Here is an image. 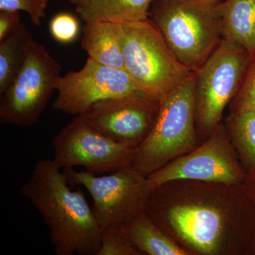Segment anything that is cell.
I'll use <instances>...</instances> for the list:
<instances>
[{
  "mask_svg": "<svg viewBox=\"0 0 255 255\" xmlns=\"http://www.w3.org/2000/svg\"><path fill=\"white\" fill-rule=\"evenodd\" d=\"M145 211L190 255H249L255 206L243 185L174 179L152 188Z\"/></svg>",
  "mask_w": 255,
  "mask_h": 255,
  "instance_id": "obj_1",
  "label": "cell"
},
{
  "mask_svg": "<svg viewBox=\"0 0 255 255\" xmlns=\"http://www.w3.org/2000/svg\"><path fill=\"white\" fill-rule=\"evenodd\" d=\"M69 183L53 159H41L20 192L41 214L57 255H98L102 229L83 191Z\"/></svg>",
  "mask_w": 255,
  "mask_h": 255,
  "instance_id": "obj_2",
  "label": "cell"
},
{
  "mask_svg": "<svg viewBox=\"0 0 255 255\" xmlns=\"http://www.w3.org/2000/svg\"><path fill=\"white\" fill-rule=\"evenodd\" d=\"M221 0H154L148 17L178 60L196 72L221 41Z\"/></svg>",
  "mask_w": 255,
  "mask_h": 255,
  "instance_id": "obj_3",
  "label": "cell"
},
{
  "mask_svg": "<svg viewBox=\"0 0 255 255\" xmlns=\"http://www.w3.org/2000/svg\"><path fill=\"white\" fill-rule=\"evenodd\" d=\"M124 69L135 88L162 102L190 78L150 18L123 24Z\"/></svg>",
  "mask_w": 255,
  "mask_h": 255,
  "instance_id": "obj_4",
  "label": "cell"
},
{
  "mask_svg": "<svg viewBox=\"0 0 255 255\" xmlns=\"http://www.w3.org/2000/svg\"><path fill=\"white\" fill-rule=\"evenodd\" d=\"M194 89L195 72L161 102L153 128L137 147L132 168L148 176L200 145Z\"/></svg>",
  "mask_w": 255,
  "mask_h": 255,
  "instance_id": "obj_5",
  "label": "cell"
},
{
  "mask_svg": "<svg viewBox=\"0 0 255 255\" xmlns=\"http://www.w3.org/2000/svg\"><path fill=\"white\" fill-rule=\"evenodd\" d=\"M249 58L246 48L222 39L195 72L196 126L201 142L222 122L223 111L239 91Z\"/></svg>",
  "mask_w": 255,
  "mask_h": 255,
  "instance_id": "obj_6",
  "label": "cell"
},
{
  "mask_svg": "<svg viewBox=\"0 0 255 255\" xmlns=\"http://www.w3.org/2000/svg\"><path fill=\"white\" fill-rule=\"evenodd\" d=\"M59 62L32 40L14 81L0 96V123L20 128L36 124L46 110L61 76Z\"/></svg>",
  "mask_w": 255,
  "mask_h": 255,
  "instance_id": "obj_7",
  "label": "cell"
},
{
  "mask_svg": "<svg viewBox=\"0 0 255 255\" xmlns=\"http://www.w3.org/2000/svg\"><path fill=\"white\" fill-rule=\"evenodd\" d=\"M63 172L70 182L83 186L90 193L101 229L122 228L145 211L152 187L147 176L136 169L128 167L101 176L73 168Z\"/></svg>",
  "mask_w": 255,
  "mask_h": 255,
  "instance_id": "obj_8",
  "label": "cell"
},
{
  "mask_svg": "<svg viewBox=\"0 0 255 255\" xmlns=\"http://www.w3.org/2000/svg\"><path fill=\"white\" fill-rule=\"evenodd\" d=\"M55 163L60 169L80 166L95 174L131 167L137 147L106 136L82 116H76L53 138Z\"/></svg>",
  "mask_w": 255,
  "mask_h": 255,
  "instance_id": "obj_9",
  "label": "cell"
},
{
  "mask_svg": "<svg viewBox=\"0 0 255 255\" xmlns=\"http://www.w3.org/2000/svg\"><path fill=\"white\" fill-rule=\"evenodd\" d=\"M246 177L223 122L194 150L147 176L152 188L174 179L243 185Z\"/></svg>",
  "mask_w": 255,
  "mask_h": 255,
  "instance_id": "obj_10",
  "label": "cell"
},
{
  "mask_svg": "<svg viewBox=\"0 0 255 255\" xmlns=\"http://www.w3.org/2000/svg\"><path fill=\"white\" fill-rule=\"evenodd\" d=\"M160 104L136 90L97 102L80 116L106 136L137 148L153 128Z\"/></svg>",
  "mask_w": 255,
  "mask_h": 255,
  "instance_id": "obj_11",
  "label": "cell"
},
{
  "mask_svg": "<svg viewBox=\"0 0 255 255\" xmlns=\"http://www.w3.org/2000/svg\"><path fill=\"white\" fill-rule=\"evenodd\" d=\"M53 107L69 115L80 116L100 101L136 91L125 69L114 68L87 58L78 71L61 75L55 88Z\"/></svg>",
  "mask_w": 255,
  "mask_h": 255,
  "instance_id": "obj_12",
  "label": "cell"
},
{
  "mask_svg": "<svg viewBox=\"0 0 255 255\" xmlns=\"http://www.w3.org/2000/svg\"><path fill=\"white\" fill-rule=\"evenodd\" d=\"M123 24L108 21H89L82 28L81 46L88 58L114 68L124 69Z\"/></svg>",
  "mask_w": 255,
  "mask_h": 255,
  "instance_id": "obj_13",
  "label": "cell"
},
{
  "mask_svg": "<svg viewBox=\"0 0 255 255\" xmlns=\"http://www.w3.org/2000/svg\"><path fill=\"white\" fill-rule=\"evenodd\" d=\"M219 12L222 39L255 51V0L221 1Z\"/></svg>",
  "mask_w": 255,
  "mask_h": 255,
  "instance_id": "obj_14",
  "label": "cell"
},
{
  "mask_svg": "<svg viewBox=\"0 0 255 255\" xmlns=\"http://www.w3.org/2000/svg\"><path fill=\"white\" fill-rule=\"evenodd\" d=\"M121 229L142 255H190L157 226L146 211Z\"/></svg>",
  "mask_w": 255,
  "mask_h": 255,
  "instance_id": "obj_15",
  "label": "cell"
},
{
  "mask_svg": "<svg viewBox=\"0 0 255 255\" xmlns=\"http://www.w3.org/2000/svg\"><path fill=\"white\" fill-rule=\"evenodd\" d=\"M154 0H90L76 6L77 13L85 23L108 21L125 23L147 19Z\"/></svg>",
  "mask_w": 255,
  "mask_h": 255,
  "instance_id": "obj_16",
  "label": "cell"
},
{
  "mask_svg": "<svg viewBox=\"0 0 255 255\" xmlns=\"http://www.w3.org/2000/svg\"><path fill=\"white\" fill-rule=\"evenodd\" d=\"M247 174L255 169V112L230 113L223 121Z\"/></svg>",
  "mask_w": 255,
  "mask_h": 255,
  "instance_id": "obj_17",
  "label": "cell"
},
{
  "mask_svg": "<svg viewBox=\"0 0 255 255\" xmlns=\"http://www.w3.org/2000/svg\"><path fill=\"white\" fill-rule=\"evenodd\" d=\"M32 40L29 30L22 23L12 34L0 42V96L9 88L22 67L26 48Z\"/></svg>",
  "mask_w": 255,
  "mask_h": 255,
  "instance_id": "obj_18",
  "label": "cell"
},
{
  "mask_svg": "<svg viewBox=\"0 0 255 255\" xmlns=\"http://www.w3.org/2000/svg\"><path fill=\"white\" fill-rule=\"evenodd\" d=\"M249 53L239 91L228 105L230 113L255 112V50Z\"/></svg>",
  "mask_w": 255,
  "mask_h": 255,
  "instance_id": "obj_19",
  "label": "cell"
},
{
  "mask_svg": "<svg viewBox=\"0 0 255 255\" xmlns=\"http://www.w3.org/2000/svg\"><path fill=\"white\" fill-rule=\"evenodd\" d=\"M122 232L121 228L108 226L102 229L98 255H142Z\"/></svg>",
  "mask_w": 255,
  "mask_h": 255,
  "instance_id": "obj_20",
  "label": "cell"
},
{
  "mask_svg": "<svg viewBox=\"0 0 255 255\" xmlns=\"http://www.w3.org/2000/svg\"><path fill=\"white\" fill-rule=\"evenodd\" d=\"M80 22L73 14L63 11L50 20L49 31L53 39L63 44L72 43L80 34Z\"/></svg>",
  "mask_w": 255,
  "mask_h": 255,
  "instance_id": "obj_21",
  "label": "cell"
},
{
  "mask_svg": "<svg viewBox=\"0 0 255 255\" xmlns=\"http://www.w3.org/2000/svg\"><path fill=\"white\" fill-rule=\"evenodd\" d=\"M50 0H0V11H25L34 26H39L46 16Z\"/></svg>",
  "mask_w": 255,
  "mask_h": 255,
  "instance_id": "obj_22",
  "label": "cell"
},
{
  "mask_svg": "<svg viewBox=\"0 0 255 255\" xmlns=\"http://www.w3.org/2000/svg\"><path fill=\"white\" fill-rule=\"evenodd\" d=\"M21 23L20 11H0V42L16 31Z\"/></svg>",
  "mask_w": 255,
  "mask_h": 255,
  "instance_id": "obj_23",
  "label": "cell"
},
{
  "mask_svg": "<svg viewBox=\"0 0 255 255\" xmlns=\"http://www.w3.org/2000/svg\"><path fill=\"white\" fill-rule=\"evenodd\" d=\"M243 186L255 206V169L247 174L246 181Z\"/></svg>",
  "mask_w": 255,
  "mask_h": 255,
  "instance_id": "obj_24",
  "label": "cell"
},
{
  "mask_svg": "<svg viewBox=\"0 0 255 255\" xmlns=\"http://www.w3.org/2000/svg\"><path fill=\"white\" fill-rule=\"evenodd\" d=\"M69 1L71 4L75 5V6H79L86 4L90 0H69Z\"/></svg>",
  "mask_w": 255,
  "mask_h": 255,
  "instance_id": "obj_25",
  "label": "cell"
},
{
  "mask_svg": "<svg viewBox=\"0 0 255 255\" xmlns=\"http://www.w3.org/2000/svg\"><path fill=\"white\" fill-rule=\"evenodd\" d=\"M249 255H255V231L250 247Z\"/></svg>",
  "mask_w": 255,
  "mask_h": 255,
  "instance_id": "obj_26",
  "label": "cell"
}]
</instances>
